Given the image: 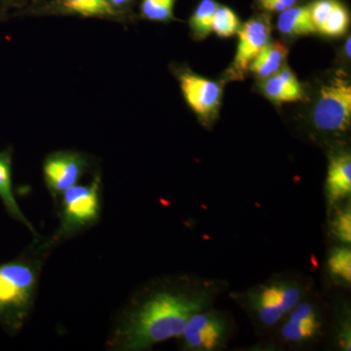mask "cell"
Returning a JSON list of instances; mask_svg holds the SVG:
<instances>
[{
  "instance_id": "obj_1",
  "label": "cell",
  "mask_w": 351,
  "mask_h": 351,
  "mask_svg": "<svg viewBox=\"0 0 351 351\" xmlns=\"http://www.w3.org/2000/svg\"><path fill=\"white\" fill-rule=\"evenodd\" d=\"M230 291L228 280L182 274L154 281L138 293L115 335L121 350H147L182 334L191 315Z\"/></svg>"
},
{
  "instance_id": "obj_2",
  "label": "cell",
  "mask_w": 351,
  "mask_h": 351,
  "mask_svg": "<svg viewBox=\"0 0 351 351\" xmlns=\"http://www.w3.org/2000/svg\"><path fill=\"white\" fill-rule=\"evenodd\" d=\"M316 289L313 277L289 269L228 295L246 314L258 339L269 334L289 311Z\"/></svg>"
},
{
  "instance_id": "obj_3",
  "label": "cell",
  "mask_w": 351,
  "mask_h": 351,
  "mask_svg": "<svg viewBox=\"0 0 351 351\" xmlns=\"http://www.w3.org/2000/svg\"><path fill=\"white\" fill-rule=\"evenodd\" d=\"M329 300L314 289L251 350H308L327 339Z\"/></svg>"
},
{
  "instance_id": "obj_4",
  "label": "cell",
  "mask_w": 351,
  "mask_h": 351,
  "mask_svg": "<svg viewBox=\"0 0 351 351\" xmlns=\"http://www.w3.org/2000/svg\"><path fill=\"white\" fill-rule=\"evenodd\" d=\"M38 276L25 261L0 265V323L9 332L19 331L31 311Z\"/></svg>"
},
{
  "instance_id": "obj_5",
  "label": "cell",
  "mask_w": 351,
  "mask_h": 351,
  "mask_svg": "<svg viewBox=\"0 0 351 351\" xmlns=\"http://www.w3.org/2000/svg\"><path fill=\"white\" fill-rule=\"evenodd\" d=\"M237 331L233 314L213 304L191 315L177 339L182 351H223Z\"/></svg>"
},
{
  "instance_id": "obj_6",
  "label": "cell",
  "mask_w": 351,
  "mask_h": 351,
  "mask_svg": "<svg viewBox=\"0 0 351 351\" xmlns=\"http://www.w3.org/2000/svg\"><path fill=\"white\" fill-rule=\"evenodd\" d=\"M311 122L314 130L332 140H338L350 131L351 84L343 71H338L321 87Z\"/></svg>"
},
{
  "instance_id": "obj_7",
  "label": "cell",
  "mask_w": 351,
  "mask_h": 351,
  "mask_svg": "<svg viewBox=\"0 0 351 351\" xmlns=\"http://www.w3.org/2000/svg\"><path fill=\"white\" fill-rule=\"evenodd\" d=\"M101 180L95 177L87 186H71L63 193L61 223L54 240L85 230L98 221L101 211Z\"/></svg>"
},
{
  "instance_id": "obj_8",
  "label": "cell",
  "mask_w": 351,
  "mask_h": 351,
  "mask_svg": "<svg viewBox=\"0 0 351 351\" xmlns=\"http://www.w3.org/2000/svg\"><path fill=\"white\" fill-rule=\"evenodd\" d=\"M177 77L189 107L203 125L211 126L218 117L223 99V86L218 82L184 69L178 71Z\"/></svg>"
},
{
  "instance_id": "obj_9",
  "label": "cell",
  "mask_w": 351,
  "mask_h": 351,
  "mask_svg": "<svg viewBox=\"0 0 351 351\" xmlns=\"http://www.w3.org/2000/svg\"><path fill=\"white\" fill-rule=\"evenodd\" d=\"M237 34L239 44L237 54L226 73L230 80H243L254 60L269 43L271 25L269 16L263 14L251 18L240 25Z\"/></svg>"
},
{
  "instance_id": "obj_10",
  "label": "cell",
  "mask_w": 351,
  "mask_h": 351,
  "mask_svg": "<svg viewBox=\"0 0 351 351\" xmlns=\"http://www.w3.org/2000/svg\"><path fill=\"white\" fill-rule=\"evenodd\" d=\"M88 166V159L80 152H53L43 162L46 186L53 195H62L66 189L77 184Z\"/></svg>"
},
{
  "instance_id": "obj_11",
  "label": "cell",
  "mask_w": 351,
  "mask_h": 351,
  "mask_svg": "<svg viewBox=\"0 0 351 351\" xmlns=\"http://www.w3.org/2000/svg\"><path fill=\"white\" fill-rule=\"evenodd\" d=\"M324 196L326 210L351 199V154L346 145H334L328 152Z\"/></svg>"
},
{
  "instance_id": "obj_12",
  "label": "cell",
  "mask_w": 351,
  "mask_h": 351,
  "mask_svg": "<svg viewBox=\"0 0 351 351\" xmlns=\"http://www.w3.org/2000/svg\"><path fill=\"white\" fill-rule=\"evenodd\" d=\"M329 300V329L326 343L330 350H351V306L345 290H332Z\"/></svg>"
},
{
  "instance_id": "obj_13",
  "label": "cell",
  "mask_w": 351,
  "mask_h": 351,
  "mask_svg": "<svg viewBox=\"0 0 351 351\" xmlns=\"http://www.w3.org/2000/svg\"><path fill=\"white\" fill-rule=\"evenodd\" d=\"M39 10L48 14L112 21H120L125 16L113 8L108 0H51L43 7H39Z\"/></svg>"
},
{
  "instance_id": "obj_14",
  "label": "cell",
  "mask_w": 351,
  "mask_h": 351,
  "mask_svg": "<svg viewBox=\"0 0 351 351\" xmlns=\"http://www.w3.org/2000/svg\"><path fill=\"white\" fill-rule=\"evenodd\" d=\"M324 277L330 290L350 291L351 287L350 245H330L325 258Z\"/></svg>"
},
{
  "instance_id": "obj_15",
  "label": "cell",
  "mask_w": 351,
  "mask_h": 351,
  "mask_svg": "<svg viewBox=\"0 0 351 351\" xmlns=\"http://www.w3.org/2000/svg\"><path fill=\"white\" fill-rule=\"evenodd\" d=\"M261 88L263 94L276 104L295 103L304 98V89L297 76L285 66L263 80Z\"/></svg>"
},
{
  "instance_id": "obj_16",
  "label": "cell",
  "mask_w": 351,
  "mask_h": 351,
  "mask_svg": "<svg viewBox=\"0 0 351 351\" xmlns=\"http://www.w3.org/2000/svg\"><path fill=\"white\" fill-rule=\"evenodd\" d=\"M0 199L3 202L7 212L14 219L24 223L31 232H34V226L31 225L21 211L19 205L14 196L12 189V154L9 149L0 152Z\"/></svg>"
},
{
  "instance_id": "obj_17",
  "label": "cell",
  "mask_w": 351,
  "mask_h": 351,
  "mask_svg": "<svg viewBox=\"0 0 351 351\" xmlns=\"http://www.w3.org/2000/svg\"><path fill=\"white\" fill-rule=\"evenodd\" d=\"M287 56L288 49L285 44L279 41H269L254 60L249 71L258 80H265L283 68Z\"/></svg>"
},
{
  "instance_id": "obj_18",
  "label": "cell",
  "mask_w": 351,
  "mask_h": 351,
  "mask_svg": "<svg viewBox=\"0 0 351 351\" xmlns=\"http://www.w3.org/2000/svg\"><path fill=\"white\" fill-rule=\"evenodd\" d=\"M326 234L330 245L351 246V199L326 210Z\"/></svg>"
},
{
  "instance_id": "obj_19",
  "label": "cell",
  "mask_w": 351,
  "mask_h": 351,
  "mask_svg": "<svg viewBox=\"0 0 351 351\" xmlns=\"http://www.w3.org/2000/svg\"><path fill=\"white\" fill-rule=\"evenodd\" d=\"M277 29L286 36H302L314 34L308 5H295L283 11L277 21Z\"/></svg>"
},
{
  "instance_id": "obj_20",
  "label": "cell",
  "mask_w": 351,
  "mask_h": 351,
  "mask_svg": "<svg viewBox=\"0 0 351 351\" xmlns=\"http://www.w3.org/2000/svg\"><path fill=\"white\" fill-rule=\"evenodd\" d=\"M219 4L215 0H201L189 20V27L196 39H204L212 32V23Z\"/></svg>"
},
{
  "instance_id": "obj_21",
  "label": "cell",
  "mask_w": 351,
  "mask_h": 351,
  "mask_svg": "<svg viewBox=\"0 0 351 351\" xmlns=\"http://www.w3.org/2000/svg\"><path fill=\"white\" fill-rule=\"evenodd\" d=\"M350 23V16L348 8L343 2L336 0L326 20L317 32L330 38H338L346 34Z\"/></svg>"
},
{
  "instance_id": "obj_22",
  "label": "cell",
  "mask_w": 351,
  "mask_h": 351,
  "mask_svg": "<svg viewBox=\"0 0 351 351\" xmlns=\"http://www.w3.org/2000/svg\"><path fill=\"white\" fill-rule=\"evenodd\" d=\"M175 4L176 0H141V16L152 22H170L175 19Z\"/></svg>"
},
{
  "instance_id": "obj_23",
  "label": "cell",
  "mask_w": 351,
  "mask_h": 351,
  "mask_svg": "<svg viewBox=\"0 0 351 351\" xmlns=\"http://www.w3.org/2000/svg\"><path fill=\"white\" fill-rule=\"evenodd\" d=\"M240 20L237 14L230 7L219 5L215 12L212 32L219 38H230L239 32Z\"/></svg>"
},
{
  "instance_id": "obj_24",
  "label": "cell",
  "mask_w": 351,
  "mask_h": 351,
  "mask_svg": "<svg viewBox=\"0 0 351 351\" xmlns=\"http://www.w3.org/2000/svg\"><path fill=\"white\" fill-rule=\"evenodd\" d=\"M300 0H255L258 9L269 13H281L297 5Z\"/></svg>"
},
{
  "instance_id": "obj_25",
  "label": "cell",
  "mask_w": 351,
  "mask_h": 351,
  "mask_svg": "<svg viewBox=\"0 0 351 351\" xmlns=\"http://www.w3.org/2000/svg\"><path fill=\"white\" fill-rule=\"evenodd\" d=\"M36 0H0V19L7 17L15 9L22 8Z\"/></svg>"
},
{
  "instance_id": "obj_26",
  "label": "cell",
  "mask_w": 351,
  "mask_h": 351,
  "mask_svg": "<svg viewBox=\"0 0 351 351\" xmlns=\"http://www.w3.org/2000/svg\"><path fill=\"white\" fill-rule=\"evenodd\" d=\"M108 1L110 2V5H112L113 8L117 9L120 13L125 15L127 9L130 7L134 0H108Z\"/></svg>"
},
{
  "instance_id": "obj_27",
  "label": "cell",
  "mask_w": 351,
  "mask_h": 351,
  "mask_svg": "<svg viewBox=\"0 0 351 351\" xmlns=\"http://www.w3.org/2000/svg\"><path fill=\"white\" fill-rule=\"evenodd\" d=\"M350 36H348V38L346 39L345 44V51H346V56L348 58H350Z\"/></svg>"
}]
</instances>
